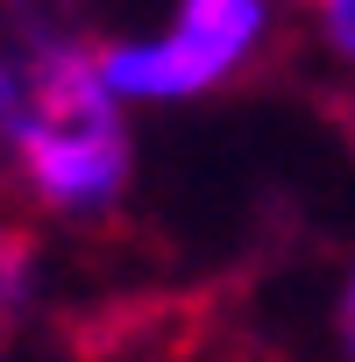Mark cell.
I'll use <instances>...</instances> for the list:
<instances>
[{"label":"cell","instance_id":"6da1fadb","mask_svg":"<svg viewBox=\"0 0 355 362\" xmlns=\"http://www.w3.org/2000/svg\"><path fill=\"white\" fill-rule=\"evenodd\" d=\"M0 142L57 214H100L128 185L121 93L86 43H22L0 57Z\"/></svg>","mask_w":355,"mask_h":362},{"label":"cell","instance_id":"3957f363","mask_svg":"<svg viewBox=\"0 0 355 362\" xmlns=\"http://www.w3.org/2000/svg\"><path fill=\"white\" fill-rule=\"evenodd\" d=\"M29 284H36V235L15 228V221H0V327L22 313Z\"/></svg>","mask_w":355,"mask_h":362},{"label":"cell","instance_id":"277c9868","mask_svg":"<svg viewBox=\"0 0 355 362\" xmlns=\"http://www.w3.org/2000/svg\"><path fill=\"white\" fill-rule=\"evenodd\" d=\"M305 15H313L320 43H327L341 64H355V0H305Z\"/></svg>","mask_w":355,"mask_h":362},{"label":"cell","instance_id":"5b68a950","mask_svg":"<svg viewBox=\"0 0 355 362\" xmlns=\"http://www.w3.org/2000/svg\"><path fill=\"white\" fill-rule=\"evenodd\" d=\"M341 348H348V362H355V277H348V291H341Z\"/></svg>","mask_w":355,"mask_h":362},{"label":"cell","instance_id":"7a4b0ae2","mask_svg":"<svg viewBox=\"0 0 355 362\" xmlns=\"http://www.w3.org/2000/svg\"><path fill=\"white\" fill-rule=\"evenodd\" d=\"M263 43V0H178V22L149 43L100 50V71L121 100H192L242 71Z\"/></svg>","mask_w":355,"mask_h":362}]
</instances>
